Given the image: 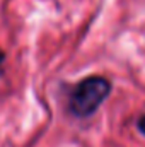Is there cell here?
Here are the masks:
<instances>
[{"mask_svg": "<svg viewBox=\"0 0 145 147\" xmlns=\"http://www.w3.org/2000/svg\"><path fill=\"white\" fill-rule=\"evenodd\" d=\"M109 92H111V84L106 77L101 75L85 77L73 87L68 99V108L75 116L80 118L91 116L106 101Z\"/></svg>", "mask_w": 145, "mask_h": 147, "instance_id": "6da1fadb", "label": "cell"}, {"mask_svg": "<svg viewBox=\"0 0 145 147\" xmlns=\"http://www.w3.org/2000/svg\"><path fill=\"white\" fill-rule=\"evenodd\" d=\"M138 128H140V132L145 135V115L140 118V120H138Z\"/></svg>", "mask_w": 145, "mask_h": 147, "instance_id": "7a4b0ae2", "label": "cell"}, {"mask_svg": "<svg viewBox=\"0 0 145 147\" xmlns=\"http://www.w3.org/2000/svg\"><path fill=\"white\" fill-rule=\"evenodd\" d=\"M3 58H5V55H3V53H2V50H0V63L3 62Z\"/></svg>", "mask_w": 145, "mask_h": 147, "instance_id": "3957f363", "label": "cell"}]
</instances>
